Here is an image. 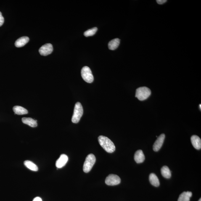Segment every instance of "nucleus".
Listing matches in <instances>:
<instances>
[{"mask_svg": "<svg viewBox=\"0 0 201 201\" xmlns=\"http://www.w3.org/2000/svg\"><path fill=\"white\" fill-rule=\"evenodd\" d=\"M100 145L106 152L112 153L115 150V144L109 138L103 136H100L98 138Z\"/></svg>", "mask_w": 201, "mask_h": 201, "instance_id": "nucleus-1", "label": "nucleus"}, {"mask_svg": "<svg viewBox=\"0 0 201 201\" xmlns=\"http://www.w3.org/2000/svg\"><path fill=\"white\" fill-rule=\"evenodd\" d=\"M151 91L147 87H141L136 90V97L140 101H144L150 96Z\"/></svg>", "mask_w": 201, "mask_h": 201, "instance_id": "nucleus-2", "label": "nucleus"}, {"mask_svg": "<svg viewBox=\"0 0 201 201\" xmlns=\"http://www.w3.org/2000/svg\"><path fill=\"white\" fill-rule=\"evenodd\" d=\"M83 114V109L82 104L79 102L76 103L72 121L73 123H78Z\"/></svg>", "mask_w": 201, "mask_h": 201, "instance_id": "nucleus-3", "label": "nucleus"}, {"mask_svg": "<svg viewBox=\"0 0 201 201\" xmlns=\"http://www.w3.org/2000/svg\"><path fill=\"white\" fill-rule=\"evenodd\" d=\"M96 157L93 154H89L86 157L83 165V171L88 173L91 171L96 162Z\"/></svg>", "mask_w": 201, "mask_h": 201, "instance_id": "nucleus-4", "label": "nucleus"}, {"mask_svg": "<svg viewBox=\"0 0 201 201\" xmlns=\"http://www.w3.org/2000/svg\"><path fill=\"white\" fill-rule=\"evenodd\" d=\"M81 74L83 79L86 83H91L94 81V76L89 67H83L82 69Z\"/></svg>", "mask_w": 201, "mask_h": 201, "instance_id": "nucleus-5", "label": "nucleus"}, {"mask_svg": "<svg viewBox=\"0 0 201 201\" xmlns=\"http://www.w3.org/2000/svg\"><path fill=\"white\" fill-rule=\"evenodd\" d=\"M120 182V177L113 174L109 175L108 176L106 177L105 180V184L107 185L111 186L117 185L119 184Z\"/></svg>", "mask_w": 201, "mask_h": 201, "instance_id": "nucleus-6", "label": "nucleus"}, {"mask_svg": "<svg viewBox=\"0 0 201 201\" xmlns=\"http://www.w3.org/2000/svg\"><path fill=\"white\" fill-rule=\"evenodd\" d=\"M53 51L52 45L50 43H47L42 46L40 48L39 52L42 56H46L51 53Z\"/></svg>", "mask_w": 201, "mask_h": 201, "instance_id": "nucleus-7", "label": "nucleus"}, {"mask_svg": "<svg viewBox=\"0 0 201 201\" xmlns=\"http://www.w3.org/2000/svg\"><path fill=\"white\" fill-rule=\"evenodd\" d=\"M165 138V135L164 134L160 135L157 138V140L154 143L153 145V150L155 152H157L160 150L163 145Z\"/></svg>", "mask_w": 201, "mask_h": 201, "instance_id": "nucleus-8", "label": "nucleus"}, {"mask_svg": "<svg viewBox=\"0 0 201 201\" xmlns=\"http://www.w3.org/2000/svg\"><path fill=\"white\" fill-rule=\"evenodd\" d=\"M68 160V157L65 154H62L56 161V166L57 168H62L65 166Z\"/></svg>", "mask_w": 201, "mask_h": 201, "instance_id": "nucleus-9", "label": "nucleus"}, {"mask_svg": "<svg viewBox=\"0 0 201 201\" xmlns=\"http://www.w3.org/2000/svg\"><path fill=\"white\" fill-rule=\"evenodd\" d=\"M191 141L193 147L197 150H199L201 148V140L198 136L193 135L191 136Z\"/></svg>", "mask_w": 201, "mask_h": 201, "instance_id": "nucleus-10", "label": "nucleus"}, {"mask_svg": "<svg viewBox=\"0 0 201 201\" xmlns=\"http://www.w3.org/2000/svg\"><path fill=\"white\" fill-rule=\"evenodd\" d=\"M134 159L136 163H142L145 160V156L142 150H139L136 151L134 155Z\"/></svg>", "mask_w": 201, "mask_h": 201, "instance_id": "nucleus-11", "label": "nucleus"}, {"mask_svg": "<svg viewBox=\"0 0 201 201\" xmlns=\"http://www.w3.org/2000/svg\"><path fill=\"white\" fill-rule=\"evenodd\" d=\"M29 41V38L27 37H22L16 40L15 44L16 47H21L24 46Z\"/></svg>", "mask_w": 201, "mask_h": 201, "instance_id": "nucleus-12", "label": "nucleus"}, {"mask_svg": "<svg viewBox=\"0 0 201 201\" xmlns=\"http://www.w3.org/2000/svg\"><path fill=\"white\" fill-rule=\"evenodd\" d=\"M22 120L24 123L28 125L29 126L32 127V128H35V127L37 126V120H34L32 118L24 117V118H22Z\"/></svg>", "mask_w": 201, "mask_h": 201, "instance_id": "nucleus-13", "label": "nucleus"}, {"mask_svg": "<svg viewBox=\"0 0 201 201\" xmlns=\"http://www.w3.org/2000/svg\"><path fill=\"white\" fill-rule=\"evenodd\" d=\"M120 43V40L119 38H117L114 39L109 43L108 47L109 49L110 50H115L118 48Z\"/></svg>", "mask_w": 201, "mask_h": 201, "instance_id": "nucleus-14", "label": "nucleus"}, {"mask_svg": "<svg viewBox=\"0 0 201 201\" xmlns=\"http://www.w3.org/2000/svg\"><path fill=\"white\" fill-rule=\"evenodd\" d=\"M192 195V193L190 191L183 192L180 195L178 201H190Z\"/></svg>", "mask_w": 201, "mask_h": 201, "instance_id": "nucleus-15", "label": "nucleus"}, {"mask_svg": "<svg viewBox=\"0 0 201 201\" xmlns=\"http://www.w3.org/2000/svg\"><path fill=\"white\" fill-rule=\"evenodd\" d=\"M15 114L18 115H24L28 114V112L26 109L20 106H15L13 109Z\"/></svg>", "mask_w": 201, "mask_h": 201, "instance_id": "nucleus-16", "label": "nucleus"}, {"mask_svg": "<svg viewBox=\"0 0 201 201\" xmlns=\"http://www.w3.org/2000/svg\"><path fill=\"white\" fill-rule=\"evenodd\" d=\"M149 181L152 185L155 186H160V183L158 178L154 173H152L149 176Z\"/></svg>", "mask_w": 201, "mask_h": 201, "instance_id": "nucleus-17", "label": "nucleus"}, {"mask_svg": "<svg viewBox=\"0 0 201 201\" xmlns=\"http://www.w3.org/2000/svg\"><path fill=\"white\" fill-rule=\"evenodd\" d=\"M24 164L25 166L28 168L29 169L34 171H37L38 170V167L33 162L30 160H25L24 162Z\"/></svg>", "mask_w": 201, "mask_h": 201, "instance_id": "nucleus-18", "label": "nucleus"}, {"mask_svg": "<svg viewBox=\"0 0 201 201\" xmlns=\"http://www.w3.org/2000/svg\"><path fill=\"white\" fill-rule=\"evenodd\" d=\"M162 176L166 178H170L171 176V172L170 169L166 166H163L161 169Z\"/></svg>", "mask_w": 201, "mask_h": 201, "instance_id": "nucleus-19", "label": "nucleus"}, {"mask_svg": "<svg viewBox=\"0 0 201 201\" xmlns=\"http://www.w3.org/2000/svg\"><path fill=\"white\" fill-rule=\"evenodd\" d=\"M98 28L96 27H94V28L85 31L84 33V35L86 37L93 36L95 34Z\"/></svg>", "mask_w": 201, "mask_h": 201, "instance_id": "nucleus-20", "label": "nucleus"}, {"mask_svg": "<svg viewBox=\"0 0 201 201\" xmlns=\"http://www.w3.org/2000/svg\"><path fill=\"white\" fill-rule=\"evenodd\" d=\"M4 22V17L2 15L1 12H0V27L2 25Z\"/></svg>", "mask_w": 201, "mask_h": 201, "instance_id": "nucleus-21", "label": "nucleus"}, {"mask_svg": "<svg viewBox=\"0 0 201 201\" xmlns=\"http://www.w3.org/2000/svg\"><path fill=\"white\" fill-rule=\"evenodd\" d=\"M156 1L158 4L162 5L166 3L167 1V0H157Z\"/></svg>", "mask_w": 201, "mask_h": 201, "instance_id": "nucleus-22", "label": "nucleus"}, {"mask_svg": "<svg viewBox=\"0 0 201 201\" xmlns=\"http://www.w3.org/2000/svg\"><path fill=\"white\" fill-rule=\"evenodd\" d=\"M33 201H42V199L40 197H36L35 198Z\"/></svg>", "mask_w": 201, "mask_h": 201, "instance_id": "nucleus-23", "label": "nucleus"}, {"mask_svg": "<svg viewBox=\"0 0 201 201\" xmlns=\"http://www.w3.org/2000/svg\"><path fill=\"white\" fill-rule=\"evenodd\" d=\"M199 107H200V110H201V104H200V105H199Z\"/></svg>", "mask_w": 201, "mask_h": 201, "instance_id": "nucleus-24", "label": "nucleus"}, {"mask_svg": "<svg viewBox=\"0 0 201 201\" xmlns=\"http://www.w3.org/2000/svg\"><path fill=\"white\" fill-rule=\"evenodd\" d=\"M199 201H201V198H200V199H199Z\"/></svg>", "mask_w": 201, "mask_h": 201, "instance_id": "nucleus-25", "label": "nucleus"}]
</instances>
